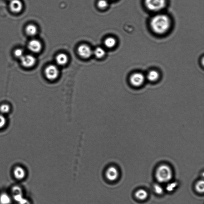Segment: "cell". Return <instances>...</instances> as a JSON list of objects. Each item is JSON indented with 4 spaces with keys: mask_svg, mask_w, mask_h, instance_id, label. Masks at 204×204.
<instances>
[{
    "mask_svg": "<svg viewBox=\"0 0 204 204\" xmlns=\"http://www.w3.org/2000/svg\"><path fill=\"white\" fill-rule=\"evenodd\" d=\"M171 21L168 16L158 14L153 17L150 22L151 29L157 34H163L170 29Z\"/></svg>",
    "mask_w": 204,
    "mask_h": 204,
    "instance_id": "6da1fadb",
    "label": "cell"
},
{
    "mask_svg": "<svg viewBox=\"0 0 204 204\" xmlns=\"http://www.w3.org/2000/svg\"><path fill=\"white\" fill-rule=\"evenodd\" d=\"M173 176V171L171 167L166 164L159 166L155 171V178L160 183L169 182L172 180Z\"/></svg>",
    "mask_w": 204,
    "mask_h": 204,
    "instance_id": "7a4b0ae2",
    "label": "cell"
},
{
    "mask_svg": "<svg viewBox=\"0 0 204 204\" xmlns=\"http://www.w3.org/2000/svg\"><path fill=\"white\" fill-rule=\"evenodd\" d=\"M166 4V0H145L147 8L152 11H160L165 7Z\"/></svg>",
    "mask_w": 204,
    "mask_h": 204,
    "instance_id": "3957f363",
    "label": "cell"
},
{
    "mask_svg": "<svg viewBox=\"0 0 204 204\" xmlns=\"http://www.w3.org/2000/svg\"><path fill=\"white\" fill-rule=\"evenodd\" d=\"M45 77L48 80L54 81L58 78L59 71L58 67L54 65H50L45 68L44 71Z\"/></svg>",
    "mask_w": 204,
    "mask_h": 204,
    "instance_id": "277c9868",
    "label": "cell"
},
{
    "mask_svg": "<svg viewBox=\"0 0 204 204\" xmlns=\"http://www.w3.org/2000/svg\"><path fill=\"white\" fill-rule=\"evenodd\" d=\"M145 80L144 76L140 73H133L130 76L129 79L130 84L135 87L141 86L144 83Z\"/></svg>",
    "mask_w": 204,
    "mask_h": 204,
    "instance_id": "5b68a950",
    "label": "cell"
},
{
    "mask_svg": "<svg viewBox=\"0 0 204 204\" xmlns=\"http://www.w3.org/2000/svg\"><path fill=\"white\" fill-rule=\"evenodd\" d=\"M22 65L26 68H30L34 65L36 63V59L30 54L24 55L21 58Z\"/></svg>",
    "mask_w": 204,
    "mask_h": 204,
    "instance_id": "8992f818",
    "label": "cell"
},
{
    "mask_svg": "<svg viewBox=\"0 0 204 204\" xmlns=\"http://www.w3.org/2000/svg\"><path fill=\"white\" fill-rule=\"evenodd\" d=\"M77 52L81 57L85 59L90 58L93 53L90 47L86 44L80 45L77 48Z\"/></svg>",
    "mask_w": 204,
    "mask_h": 204,
    "instance_id": "52a82bcc",
    "label": "cell"
},
{
    "mask_svg": "<svg viewBox=\"0 0 204 204\" xmlns=\"http://www.w3.org/2000/svg\"><path fill=\"white\" fill-rule=\"evenodd\" d=\"M13 174L14 178L18 180H24L26 176L25 170L20 165L16 166L14 167L13 170Z\"/></svg>",
    "mask_w": 204,
    "mask_h": 204,
    "instance_id": "ba28073f",
    "label": "cell"
},
{
    "mask_svg": "<svg viewBox=\"0 0 204 204\" xmlns=\"http://www.w3.org/2000/svg\"><path fill=\"white\" fill-rule=\"evenodd\" d=\"M105 175L107 178L110 181H115L118 177V170L115 167H109L107 170Z\"/></svg>",
    "mask_w": 204,
    "mask_h": 204,
    "instance_id": "9c48e42d",
    "label": "cell"
},
{
    "mask_svg": "<svg viewBox=\"0 0 204 204\" xmlns=\"http://www.w3.org/2000/svg\"><path fill=\"white\" fill-rule=\"evenodd\" d=\"M28 47L31 52L38 53L40 52L42 48V45L41 42L38 39H32L29 42Z\"/></svg>",
    "mask_w": 204,
    "mask_h": 204,
    "instance_id": "30bf717a",
    "label": "cell"
},
{
    "mask_svg": "<svg viewBox=\"0 0 204 204\" xmlns=\"http://www.w3.org/2000/svg\"><path fill=\"white\" fill-rule=\"evenodd\" d=\"M10 8L13 13H20L23 8V3L20 0H11Z\"/></svg>",
    "mask_w": 204,
    "mask_h": 204,
    "instance_id": "8fae6325",
    "label": "cell"
},
{
    "mask_svg": "<svg viewBox=\"0 0 204 204\" xmlns=\"http://www.w3.org/2000/svg\"><path fill=\"white\" fill-rule=\"evenodd\" d=\"M55 60L57 64L59 65H64L67 64L68 58L65 54L60 53L57 55Z\"/></svg>",
    "mask_w": 204,
    "mask_h": 204,
    "instance_id": "7c38bea8",
    "label": "cell"
},
{
    "mask_svg": "<svg viewBox=\"0 0 204 204\" xmlns=\"http://www.w3.org/2000/svg\"><path fill=\"white\" fill-rule=\"evenodd\" d=\"M148 192L143 189H140L138 190L135 193V197L140 201L146 200L148 197Z\"/></svg>",
    "mask_w": 204,
    "mask_h": 204,
    "instance_id": "4fadbf2b",
    "label": "cell"
},
{
    "mask_svg": "<svg viewBox=\"0 0 204 204\" xmlns=\"http://www.w3.org/2000/svg\"><path fill=\"white\" fill-rule=\"evenodd\" d=\"M160 75L159 73L155 70H152L148 73L147 78L149 81L154 82L159 80Z\"/></svg>",
    "mask_w": 204,
    "mask_h": 204,
    "instance_id": "5bb4252c",
    "label": "cell"
},
{
    "mask_svg": "<svg viewBox=\"0 0 204 204\" xmlns=\"http://www.w3.org/2000/svg\"><path fill=\"white\" fill-rule=\"evenodd\" d=\"M12 198L6 193H2L0 194V204H11Z\"/></svg>",
    "mask_w": 204,
    "mask_h": 204,
    "instance_id": "9a60e30c",
    "label": "cell"
},
{
    "mask_svg": "<svg viewBox=\"0 0 204 204\" xmlns=\"http://www.w3.org/2000/svg\"><path fill=\"white\" fill-rule=\"evenodd\" d=\"M26 32L29 36H34L37 33L38 29L34 24H30L26 28Z\"/></svg>",
    "mask_w": 204,
    "mask_h": 204,
    "instance_id": "2e32d148",
    "label": "cell"
},
{
    "mask_svg": "<svg viewBox=\"0 0 204 204\" xmlns=\"http://www.w3.org/2000/svg\"><path fill=\"white\" fill-rule=\"evenodd\" d=\"M11 107L8 103H3L0 105V113L6 115L11 112Z\"/></svg>",
    "mask_w": 204,
    "mask_h": 204,
    "instance_id": "e0dca14e",
    "label": "cell"
},
{
    "mask_svg": "<svg viewBox=\"0 0 204 204\" xmlns=\"http://www.w3.org/2000/svg\"><path fill=\"white\" fill-rule=\"evenodd\" d=\"M117 41L113 37H108L105 39L104 44L107 48H112L114 47L116 44Z\"/></svg>",
    "mask_w": 204,
    "mask_h": 204,
    "instance_id": "ac0fdd59",
    "label": "cell"
},
{
    "mask_svg": "<svg viewBox=\"0 0 204 204\" xmlns=\"http://www.w3.org/2000/svg\"><path fill=\"white\" fill-rule=\"evenodd\" d=\"M93 53L96 58L100 59L103 58L106 54L105 50L101 47H98L94 51Z\"/></svg>",
    "mask_w": 204,
    "mask_h": 204,
    "instance_id": "d6986e66",
    "label": "cell"
},
{
    "mask_svg": "<svg viewBox=\"0 0 204 204\" xmlns=\"http://www.w3.org/2000/svg\"><path fill=\"white\" fill-rule=\"evenodd\" d=\"M196 191L199 193H203L204 191V181L203 180H199L196 185Z\"/></svg>",
    "mask_w": 204,
    "mask_h": 204,
    "instance_id": "ffe728a7",
    "label": "cell"
},
{
    "mask_svg": "<svg viewBox=\"0 0 204 204\" xmlns=\"http://www.w3.org/2000/svg\"><path fill=\"white\" fill-rule=\"evenodd\" d=\"M8 120L5 115L0 113V130L5 128L6 127Z\"/></svg>",
    "mask_w": 204,
    "mask_h": 204,
    "instance_id": "44dd1931",
    "label": "cell"
},
{
    "mask_svg": "<svg viewBox=\"0 0 204 204\" xmlns=\"http://www.w3.org/2000/svg\"><path fill=\"white\" fill-rule=\"evenodd\" d=\"M11 193L13 196L17 195H23V190L20 186H13L11 189Z\"/></svg>",
    "mask_w": 204,
    "mask_h": 204,
    "instance_id": "7402d4cb",
    "label": "cell"
},
{
    "mask_svg": "<svg viewBox=\"0 0 204 204\" xmlns=\"http://www.w3.org/2000/svg\"><path fill=\"white\" fill-rule=\"evenodd\" d=\"M154 190L155 193L158 195H161L163 193L164 190L163 188L159 184H155L154 186Z\"/></svg>",
    "mask_w": 204,
    "mask_h": 204,
    "instance_id": "603a6c76",
    "label": "cell"
},
{
    "mask_svg": "<svg viewBox=\"0 0 204 204\" xmlns=\"http://www.w3.org/2000/svg\"><path fill=\"white\" fill-rule=\"evenodd\" d=\"M97 6L99 8L105 9L108 6V3L107 0H99L97 3Z\"/></svg>",
    "mask_w": 204,
    "mask_h": 204,
    "instance_id": "cb8c5ba5",
    "label": "cell"
},
{
    "mask_svg": "<svg viewBox=\"0 0 204 204\" xmlns=\"http://www.w3.org/2000/svg\"><path fill=\"white\" fill-rule=\"evenodd\" d=\"M177 183L176 182H172L169 183L166 187V189L168 192H172L174 191L175 188L177 186Z\"/></svg>",
    "mask_w": 204,
    "mask_h": 204,
    "instance_id": "d4e9b609",
    "label": "cell"
},
{
    "mask_svg": "<svg viewBox=\"0 0 204 204\" xmlns=\"http://www.w3.org/2000/svg\"><path fill=\"white\" fill-rule=\"evenodd\" d=\"M24 51L23 49L19 48V49H16L14 51V54L17 58L20 59L24 55Z\"/></svg>",
    "mask_w": 204,
    "mask_h": 204,
    "instance_id": "484cf974",
    "label": "cell"
},
{
    "mask_svg": "<svg viewBox=\"0 0 204 204\" xmlns=\"http://www.w3.org/2000/svg\"><path fill=\"white\" fill-rule=\"evenodd\" d=\"M18 203L19 204H31L30 201L28 199L24 198H23Z\"/></svg>",
    "mask_w": 204,
    "mask_h": 204,
    "instance_id": "4316f807",
    "label": "cell"
}]
</instances>
